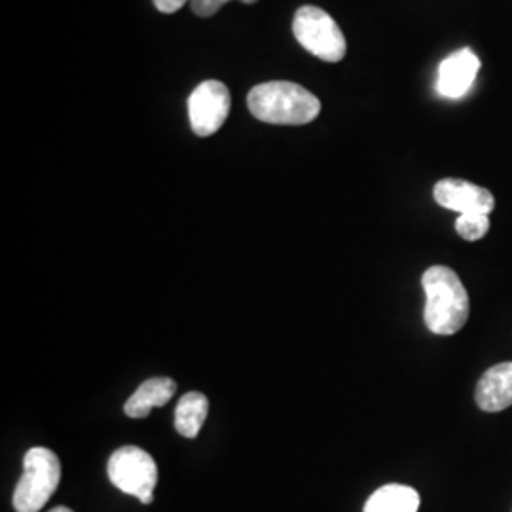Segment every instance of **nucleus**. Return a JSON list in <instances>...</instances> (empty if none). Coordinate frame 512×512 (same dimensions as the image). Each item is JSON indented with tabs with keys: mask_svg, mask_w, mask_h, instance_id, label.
Returning a JSON list of instances; mask_svg holds the SVG:
<instances>
[{
	"mask_svg": "<svg viewBox=\"0 0 512 512\" xmlns=\"http://www.w3.org/2000/svg\"><path fill=\"white\" fill-rule=\"evenodd\" d=\"M425 291V327L439 336H452L465 327L469 319V293L459 275L448 266H433L423 277Z\"/></svg>",
	"mask_w": 512,
	"mask_h": 512,
	"instance_id": "obj_1",
	"label": "nucleus"
},
{
	"mask_svg": "<svg viewBox=\"0 0 512 512\" xmlns=\"http://www.w3.org/2000/svg\"><path fill=\"white\" fill-rule=\"evenodd\" d=\"M247 107L256 120L275 126H304L321 112V101L294 82L258 84L247 95Z\"/></svg>",
	"mask_w": 512,
	"mask_h": 512,
	"instance_id": "obj_2",
	"label": "nucleus"
},
{
	"mask_svg": "<svg viewBox=\"0 0 512 512\" xmlns=\"http://www.w3.org/2000/svg\"><path fill=\"white\" fill-rule=\"evenodd\" d=\"M61 480V463L48 448H31L23 458V475L14 490L16 512H38L55 494Z\"/></svg>",
	"mask_w": 512,
	"mask_h": 512,
	"instance_id": "obj_3",
	"label": "nucleus"
},
{
	"mask_svg": "<svg viewBox=\"0 0 512 512\" xmlns=\"http://www.w3.org/2000/svg\"><path fill=\"white\" fill-rule=\"evenodd\" d=\"M293 33L304 50L323 61L338 63L348 52L346 37L338 23L317 6H302L296 10Z\"/></svg>",
	"mask_w": 512,
	"mask_h": 512,
	"instance_id": "obj_4",
	"label": "nucleus"
},
{
	"mask_svg": "<svg viewBox=\"0 0 512 512\" xmlns=\"http://www.w3.org/2000/svg\"><path fill=\"white\" fill-rule=\"evenodd\" d=\"M109 478L124 494L135 495L143 505H150L158 484V465L139 446H122L109 459Z\"/></svg>",
	"mask_w": 512,
	"mask_h": 512,
	"instance_id": "obj_5",
	"label": "nucleus"
},
{
	"mask_svg": "<svg viewBox=\"0 0 512 512\" xmlns=\"http://www.w3.org/2000/svg\"><path fill=\"white\" fill-rule=\"evenodd\" d=\"M232 107L230 92L219 80H205L188 99L190 126L198 137H211L219 131Z\"/></svg>",
	"mask_w": 512,
	"mask_h": 512,
	"instance_id": "obj_6",
	"label": "nucleus"
},
{
	"mask_svg": "<svg viewBox=\"0 0 512 512\" xmlns=\"http://www.w3.org/2000/svg\"><path fill=\"white\" fill-rule=\"evenodd\" d=\"M435 202L440 207L465 213H484L490 215L495 209L494 194L488 188L461 179H442L433 188Z\"/></svg>",
	"mask_w": 512,
	"mask_h": 512,
	"instance_id": "obj_7",
	"label": "nucleus"
},
{
	"mask_svg": "<svg viewBox=\"0 0 512 512\" xmlns=\"http://www.w3.org/2000/svg\"><path fill=\"white\" fill-rule=\"evenodd\" d=\"M480 59L471 48H463L448 55L439 67L437 90L448 99H459L471 90L476 74L480 71Z\"/></svg>",
	"mask_w": 512,
	"mask_h": 512,
	"instance_id": "obj_8",
	"label": "nucleus"
},
{
	"mask_svg": "<svg viewBox=\"0 0 512 512\" xmlns=\"http://www.w3.org/2000/svg\"><path fill=\"white\" fill-rule=\"evenodd\" d=\"M475 401L484 412H503L512 406V363H499L476 384Z\"/></svg>",
	"mask_w": 512,
	"mask_h": 512,
	"instance_id": "obj_9",
	"label": "nucleus"
},
{
	"mask_svg": "<svg viewBox=\"0 0 512 512\" xmlns=\"http://www.w3.org/2000/svg\"><path fill=\"white\" fill-rule=\"evenodd\" d=\"M177 384L171 378H150L137 387V391L128 399L124 412L133 420L148 418L150 410L164 406L175 397Z\"/></svg>",
	"mask_w": 512,
	"mask_h": 512,
	"instance_id": "obj_10",
	"label": "nucleus"
},
{
	"mask_svg": "<svg viewBox=\"0 0 512 512\" xmlns=\"http://www.w3.org/2000/svg\"><path fill=\"white\" fill-rule=\"evenodd\" d=\"M420 494L403 484H387L368 497L363 512H418Z\"/></svg>",
	"mask_w": 512,
	"mask_h": 512,
	"instance_id": "obj_11",
	"label": "nucleus"
},
{
	"mask_svg": "<svg viewBox=\"0 0 512 512\" xmlns=\"http://www.w3.org/2000/svg\"><path fill=\"white\" fill-rule=\"evenodd\" d=\"M209 401L203 393L190 391L175 408V429L184 439H196L202 431L203 421L207 420Z\"/></svg>",
	"mask_w": 512,
	"mask_h": 512,
	"instance_id": "obj_12",
	"label": "nucleus"
},
{
	"mask_svg": "<svg viewBox=\"0 0 512 512\" xmlns=\"http://www.w3.org/2000/svg\"><path fill=\"white\" fill-rule=\"evenodd\" d=\"M456 230L465 241H478L490 230V215L484 213H465L456 220Z\"/></svg>",
	"mask_w": 512,
	"mask_h": 512,
	"instance_id": "obj_13",
	"label": "nucleus"
},
{
	"mask_svg": "<svg viewBox=\"0 0 512 512\" xmlns=\"http://www.w3.org/2000/svg\"><path fill=\"white\" fill-rule=\"evenodd\" d=\"M230 0H192V10L200 18H211ZM243 4H255L258 0H239Z\"/></svg>",
	"mask_w": 512,
	"mask_h": 512,
	"instance_id": "obj_14",
	"label": "nucleus"
},
{
	"mask_svg": "<svg viewBox=\"0 0 512 512\" xmlns=\"http://www.w3.org/2000/svg\"><path fill=\"white\" fill-rule=\"evenodd\" d=\"M152 2L162 14H175L183 8L188 0H152Z\"/></svg>",
	"mask_w": 512,
	"mask_h": 512,
	"instance_id": "obj_15",
	"label": "nucleus"
},
{
	"mask_svg": "<svg viewBox=\"0 0 512 512\" xmlns=\"http://www.w3.org/2000/svg\"><path fill=\"white\" fill-rule=\"evenodd\" d=\"M50 512H74L69 509V507H55V509H52Z\"/></svg>",
	"mask_w": 512,
	"mask_h": 512,
	"instance_id": "obj_16",
	"label": "nucleus"
}]
</instances>
